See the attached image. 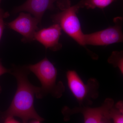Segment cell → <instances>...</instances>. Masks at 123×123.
Returning a JSON list of instances; mask_svg holds the SVG:
<instances>
[{
  "label": "cell",
  "mask_w": 123,
  "mask_h": 123,
  "mask_svg": "<svg viewBox=\"0 0 123 123\" xmlns=\"http://www.w3.org/2000/svg\"><path fill=\"white\" fill-rule=\"evenodd\" d=\"M1 0H0V4L1 2Z\"/></svg>",
  "instance_id": "obj_18"
},
{
  "label": "cell",
  "mask_w": 123,
  "mask_h": 123,
  "mask_svg": "<svg viewBox=\"0 0 123 123\" xmlns=\"http://www.w3.org/2000/svg\"><path fill=\"white\" fill-rule=\"evenodd\" d=\"M115 25L106 29L91 34L84 35L85 45L107 46L123 42L122 18H116Z\"/></svg>",
  "instance_id": "obj_6"
},
{
  "label": "cell",
  "mask_w": 123,
  "mask_h": 123,
  "mask_svg": "<svg viewBox=\"0 0 123 123\" xmlns=\"http://www.w3.org/2000/svg\"><path fill=\"white\" fill-rule=\"evenodd\" d=\"M110 115L112 122L114 123H123V112L114 105L110 111Z\"/></svg>",
  "instance_id": "obj_12"
},
{
  "label": "cell",
  "mask_w": 123,
  "mask_h": 123,
  "mask_svg": "<svg viewBox=\"0 0 123 123\" xmlns=\"http://www.w3.org/2000/svg\"><path fill=\"white\" fill-rule=\"evenodd\" d=\"M30 71L27 66L14 68L10 70L17 79L18 87L11 105L2 114L3 120L7 117L12 116L19 117L24 123L31 120L44 121L34 107V95L38 87L33 86L28 80Z\"/></svg>",
  "instance_id": "obj_1"
},
{
  "label": "cell",
  "mask_w": 123,
  "mask_h": 123,
  "mask_svg": "<svg viewBox=\"0 0 123 123\" xmlns=\"http://www.w3.org/2000/svg\"><path fill=\"white\" fill-rule=\"evenodd\" d=\"M27 67L38 78L42 85L38 87L36 93L37 98H43L48 94L56 98L62 97L65 91L64 86L61 81L56 82L57 69L47 57Z\"/></svg>",
  "instance_id": "obj_2"
},
{
  "label": "cell",
  "mask_w": 123,
  "mask_h": 123,
  "mask_svg": "<svg viewBox=\"0 0 123 123\" xmlns=\"http://www.w3.org/2000/svg\"><path fill=\"white\" fill-rule=\"evenodd\" d=\"M114 1V0H81L78 3L80 8L94 9L98 8L101 9L107 7Z\"/></svg>",
  "instance_id": "obj_10"
},
{
  "label": "cell",
  "mask_w": 123,
  "mask_h": 123,
  "mask_svg": "<svg viewBox=\"0 0 123 123\" xmlns=\"http://www.w3.org/2000/svg\"><path fill=\"white\" fill-rule=\"evenodd\" d=\"M8 15L7 13H5L2 9L0 8V40L5 28L4 18Z\"/></svg>",
  "instance_id": "obj_13"
},
{
  "label": "cell",
  "mask_w": 123,
  "mask_h": 123,
  "mask_svg": "<svg viewBox=\"0 0 123 123\" xmlns=\"http://www.w3.org/2000/svg\"><path fill=\"white\" fill-rule=\"evenodd\" d=\"M62 29L59 24L55 23L49 27L36 31L34 40L43 45L46 49L53 51L59 50L62 45L59 42Z\"/></svg>",
  "instance_id": "obj_8"
},
{
  "label": "cell",
  "mask_w": 123,
  "mask_h": 123,
  "mask_svg": "<svg viewBox=\"0 0 123 123\" xmlns=\"http://www.w3.org/2000/svg\"><path fill=\"white\" fill-rule=\"evenodd\" d=\"M66 78L69 88L79 106H91L99 95V84L97 79L91 78L85 84L76 71L71 70L66 73Z\"/></svg>",
  "instance_id": "obj_3"
},
{
  "label": "cell",
  "mask_w": 123,
  "mask_h": 123,
  "mask_svg": "<svg viewBox=\"0 0 123 123\" xmlns=\"http://www.w3.org/2000/svg\"><path fill=\"white\" fill-rule=\"evenodd\" d=\"M80 8L78 3L52 17L53 22L59 25L62 30L81 46H85L84 35L76 13Z\"/></svg>",
  "instance_id": "obj_5"
},
{
  "label": "cell",
  "mask_w": 123,
  "mask_h": 123,
  "mask_svg": "<svg viewBox=\"0 0 123 123\" xmlns=\"http://www.w3.org/2000/svg\"><path fill=\"white\" fill-rule=\"evenodd\" d=\"M8 72H10V70L5 68L0 63V76Z\"/></svg>",
  "instance_id": "obj_17"
},
{
  "label": "cell",
  "mask_w": 123,
  "mask_h": 123,
  "mask_svg": "<svg viewBox=\"0 0 123 123\" xmlns=\"http://www.w3.org/2000/svg\"><path fill=\"white\" fill-rule=\"evenodd\" d=\"M114 105V100L112 98H107L102 105L98 107L79 106L70 108L66 106L62 110V113L65 121H69L73 115L81 114L84 117V123H112L110 117V111Z\"/></svg>",
  "instance_id": "obj_4"
},
{
  "label": "cell",
  "mask_w": 123,
  "mask_h": 123,
  "mask_svg": "<svg viewBox=\"0 0 123 123\" xmlns=\"http://www.w3.org/2000/svg\"><path fill=\"white\" fill-rule=\"evenodd\" d=\"M4 123H20L19 121L16 120L14 118V117L9 116L7 117L4 120Z\"/></svg>",
  "instance_id": "obj_15"
},
{
  "label": "cell",
  "mask_w": 123,
  "mask_h": 123,
  "mask_svg": "<svg viewBox=\"0 0 123 123\" xmlns=\"http://www.w3.org/2000/svg\"><path fill=\"white\" fill-rule=\"evenodd\" d=\"M115 106L121 112H123V103L122 101H120L115 105Z\"/></svg>",
  "instance_id": "obj_16"
},
{
  "label": "cell",
  "mask_w": 123,
  "mask_h": 123,
  "mask_svg": "<svg viewBox=\"0 0 123 123\" xmlns=\"http://www.w3.org/2000/svg\"><path fill=\"white\" fill-rule=\"evenodd\" d=\"M57 0H27L21 5L16 7L15 13L26 11L33 14L34 17L41 23L42 17L47 10L55 8L54 3Z\"/></svg>",
  "instance_id": "obj_9"
},
{
  "label": "cell",
  "mask_w": 123,
  "mask_h": 123,
  "mask_svg": "<svg viewBox=\"0 0 123 123\" xmlns=\"http://www.w3.org/2000/svg\"><path fill=\"white\" fill-rule=\"evenodd\" d=\"M108 62L115 68L119 69L121 74H123V51H114L108 59Z\"/></svg>",
  "instance_id": "obj_11"
},
{
  "label": "cell",
  "mask_w": 123,
  "mask_h": 123,
  "mask_svg": "<svg viewBox=\"0 0 123 123\" xmlns=\"http://www.w3.org/2000/svg\"><path fill=\"white\" fill-rule=\"evenodd\" d=\"M39 22L30 14L21 12L18 17L8 23V26L23 36V41L31 42L34 40V36L38 29Z\"/></svg>",
  "instance_id": "obj_7"
},
{
  "label": "cell",
  "mask_w": 123,
  "mask_h": 123,
  "mask_svg": "<svg viewBox=\"0 0 123 123\" xmlns=\"http://www.w3.org/2000/svg\"><path fill=\"white\" fill-rule=\"evenodd\" d=\"M56 3L57 7L61 10L68 8L71 5L70 0H57Z\"/></svg>",
  "instance_id": "obj_14"
}]
</instances>
